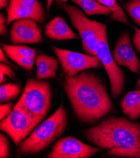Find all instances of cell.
Masks as SVG:
<instances>
[{
  "mask_svg": "<svg viewBox=\"0 0 140 158\" xmlns=\"http://www.w3.org/2000/svg\"><path fill=\"white\" fill-rule=\"evenodd\" d=\"M135 89H140V75H139V77L138 80V82L135 86Z\"/></svg>",
  "mask_w": 140,
  "mask_h": 158,
  "instance_id": "cell-30",
  "label": "cell"
},
{
  "mask_svg": "<svg viewBox=\"0 0 140 158\" xmlns=\"http://www.w3.org/2000/svg\"><path fill=\"white\" fill-rule=\"evenodd\" d=\"M124 8L134 22L140 27V0H129Z\"/></svg>",
  "mask_w": 140,
  "mask_h": 158,
  "instance_id": "cell-20",
  "label": "cell"
},
{
  "mask_svg": "<svg viewBox=\"0 0 140 158\" xmlns=\"http://www.w3.org/2000/svg\"><path fill=\"white\" fill-rule=\"evenodd\" d=\"M86 137L111 156L140 158V123L126 117H111L87 129Z\"/></svg>",
  "mask_w": 140,
  "mask_h": 158,
  "instance_id": "cell-2",
  "label": "cell"
},
{
  "mask_svg": "<svg viewBox=\"0 0 140 158\" xmlns=\"http://www.w3.org/2000/svg\"><path fill=\"white\" fill-rule=\"evenodd\" d=\"M135 34L133 36V42L136 50L140 54V28L133 26Z\"/></svg>",
  "mask_w": 140,
  "mask_h": 158,
  "instance_id": "cell-25",
  "label": "cell"
},
{
  "mask_svg": "<svg viewBox=\"0 0 140 158\" xmlns=\"http://www.w3.org/2000/svg\"><path fill=\"white\" fill-rule=\"evenodd\" d=\"M99 151V149L83 143L72 137L58 140L51 152L46 155L49 158H89Z\"/></svg>",
  "mask_w": 140,
  "mask_h": 158,
  "instance_id": "cell-9",
  "label": "cell"
},
{
  "mask_svg": "<svg viewBox=\"0 0 140 158\" xmlns=\"http://www.w3.org/2000/svg\"><path fill=\"white\" fill-rule=\"evenodd\" d=\"M10 154V148L8 139L5 135H0V157H8Z\"/></svg>",
  "mask_w": 140,
  "mask_h": 158,
  "instance_id": "cell-23",
  "label": "cell"
},
{
  "mask_svg": "<svg viewBox=\"0 0 140 158\" xmlns=\"http://www.w3.org/2000/svg\"><path fill=\"white\" fill-rule=\"evenodd\" d=\"M71 2L80 6L87 16L111 15L112 14L110 10L97 0H71Z\"/></svg>",
  "mask_w": 140,
  "mask_h": 158,
  "instance_id": "cell-16",
  "label": "cell"
},
{
  "mask_svg": "<svg viewBox=\"0 0 140 158\" xmlns=\"http://www.w3.org/2000/svg\"><path fill=\"white\" fill-rule=\"evenodd\" d=\"M12 103H8L0 106V119L3 120L6 118L12 111Z\"/></svg>",
  "mask_w": 140,
  "mask_h": 158,
  "instance_id": "cell-24",
  "label": "cell"
},
{
  "mask_svg": "<svg viewBox=\"0 0 140 158\" xmlns=\"http://www.w3.org/2000/svg\"><path fill=\"white\" fill-rule=\"evenodd\" d=\"M7 11V25L22 19H31L38 23L45 20V11L38 0H10Z\"/></svg>",
  "mask_w": 140,
  "mask_h": 158,
  "instance_id": "cell-10",
  "label": "cell"
},
{
  "mask_svg": "<svg viewBox=\"0 0 140 158\" xmlns=\"http://www.w3.org/2000/svg\"><path fill=\"white\" fill-rule=\"evenodd\" d=\"M97 1L111 11V20L122 23L126 25H129L130 23L127 15L123 8L118 3L117 0H97Z\"/></svg>",
  "mask_w": 140,
  "mask_h": 158,
  "instance_id": "cell-17",
  "label": "cell"
},
{
  "mask_svg": "<svg viewBox=\"0 0 140 158\" xmlns=\"http://www.w3.org/2000/svg\"><path fill=\"white\" fill-rule=\"evenodd\" d=\"M61 1H62V2H66L68 1V0H61Z\"/></svg>",
  "mask_w": 140,
  "mask_h": 158,
  "instance_id": "cell-31",
  "label": "cell"
},
{
  "mask_svg": "<svg viewBox=\"0 0 140 158\" xmlns=\"http://www.w3.org/2000/svg\"><path fill=\"white\" fill-rule=\"evenodd\" d=\"M6 25L7 19H6L5 15L2 13L0 14V34L1 35H5L6 34L8 31Z\"/></svg>",
  "mask_w": 140,
  "mask_h": 158,
  "instance_id": "cell-26",
  "label": "cell"
},
{
  "mask_svg": "<svg viewBox=\"0 0 140 158\" xmlns=\"http://www.w3.org/2000/svg\"><path fill=\"white\" fill-rule=\"evenodd\" d=\"M64 89L76 117L86 124L100 121L113 110V105L101 78L89 71L66 76Z\"/></svg>",
  "mask_w": 140,
  "mask_h": 158,
  "instance_id": "cell-1",
  "label": "cell"
},
{
  "mask_svg": "<svg viewBox=\"0 0 140 158\" xmlns=\"http://www.w3.org/2000/svg\"><path fill=\"white\" fill-rule=\"evenodd\" d=\"M54 0H47V5H46V8H47V11H49L50 6L53 3Z\"/></svg>",
  "mask_w": 140,
  "mask_h": 158,
  "instance_id": "cell-29",
  "label": "cell"
},
{
  "mask_svg": "<svg viewBox=\"0 0 140 158\" xmlns=\"http://www.w3.org/2000/svg\"><path fill=\"white\" fill-rule=\"evenodd\" d=\"M52 49L67 76H74L86 69L99 68L102 66L97 56L62 49L57 47H53Z\"/></svg>",
  "mask_w": 140,
  "mask_h": 158,
  "instance_id": "cell-8",
  "label": "cell"
},
{
  "mask_svg": "<svg viewBox=\"0 0 140 158\" xmlns=\"http://www.w3.org/2000/svg\"><path fill=\"white\" fill-rule=\"evenodd\" d=\"M10 0H0V8L3 9L8 6Z\"/></svg>",
  "mask_w": 140,
  "mask_h": 158,
  "instance_id": "cell-28",
  "label": "cell"
},
{
  "mask_svg": "<svg viewBox=\"0 0 140 158\" xmlns=\"http://www.w3.org/2000/svg\"><path fill=\"white\" fill-rule=\"evenodd\" d=\"M2 48L8 57L16 56L35 58L37 56V51L35 49L24 45L3 44Z\"/></svg>",
  "mask_w": 140,
  "mask_h": 158,
  "instance_id": "cell-18",
  "label": "cell"
},
{
  "mask_svg": "<svg viewBox=\"0 0 140 158\" xmlns=\"http://www.w3.org/2000/svg\"><path fill=\"white\" fill-rule=\"evenodd\" d=\"M44 32L46 37L58 41L77 39L74 31L60 17L54 18L46 24Z\"/></svg>",
  "mask_w": 140,
  "mask_h": 158,
  "instance_id": "cell-13",
  "label": "cell"
},
{
  "mask_svg": "<svg viewBox=\"0 0 140 158\" xmlns=\"http://www.w3.org/2000/svg\"><path fill=\"white\" fill-rule=\"evenodd\" d=\"M67 125V113L62 104L49 118L43 122L18 146L23 154L38 153L64 134Z\"/></svg>",
  "mask_w": 140,
  "mask_h": 158,
  "instance_id": "cell-3",
  "label": "cell"
},
{
  "mask_svg": "<svg viewBox=\"0 0 140 158\" xmlns=\"http://www.w3.org/2000/svg\"><path fill=\"white\" fill-rule=\"evenodd\" d=\"M121 105L122 112L130 120H138L140 118V89L128 92L122 99Z\"/></svg>",
  "mask_w": 140,
  "mask_h": 158,
  "instance_id": "cell-15",
  "label": "cell"
},
{
  "mask_svg": "<svg viewBox=\"0 0 140 158\" xmlns=\"http://www.w3.org/2000/svg\"><path fill=\"white\" fill-rule=\"evenodd\" d=\"M37 126L34 119L17 104L0 122V129L6 133L18 147Z\"/></svg>",
  "mask_w": 140,
  "mask_h": 158,
  "instance_id": "cell-7",
  "label": "cell"
},
{
  "mask_svg": "<svg viewBox=\"0 0 140 158\" xmlns=\"http://www.w3.org/2000/svg\"><path fill=\"white\" fill-rule=\"evenodd\" d=\"M9 58H10L15 63H17L19 66L22 67L28 72H30L33 70L34 64L35 62V58L26 56H11Z\"/></svg>",
  "mask_w": 140,
  "mask_h": 158,
  "instance_id": "cell-21",
  "label": "cell"
},
{
  "mask_svg": "<svg viewBox=\"0 0 140 158\" xmlns=\"http://www.w3.org/2000/svg\"><path fill=\"white\" fill-rule=\"evenodd\" d=\"M63 9L77 30L81 38L84 51L92 56L96 55V46L99 39L100 22L89 20L78 8L66 3L62 5Z\"/></svg>",
  "mask_w": 140,
  "mask_h": 158,
  "instance_id": "cell-6",
  "label": "cell"
},
{
  "mask_svg": "<svg viewBox=\"0 0 140 158\" xmlns=\"http://www.w3.org/2000/svg\"><path fill=\"white\" fill-rule=\"evenodd\" d=\"M10 39L13 44H38L43 39L37 22L31 19H22L13 22Z\"/></svg>",
  "mask_w": 140,
  "mask_h": 158,
  "instance_id": "cell-11",
  "label": "cell"
},
{
  "mask_svg": "<svg viewBox=\"0 0 140 158\" xmlns=\"http://www.w3.org/2000/svg\"><path fill=\"white\" fill-rule=\"evenodd\" d=\"M6 75L13 79L15 77V74L13 69L5 63L1 62V64H0V83H2L6 81Z\"/></svg>",
  "mask_w": 140,
  "mask_h": 158,
  "instance_id": "cell-22",
  "label": "cell"
},
{
  "mask_svg": "<svg viewBox=\"0 0 140 158\" xmlns=\"http://www.w3.org/2000/svg\"><path fill=\"white\" fill-rule=\"evenodd\" d=\"M0 61H1V62L5 63V64L6 63V64H11V62L7 59L5 54L4 53V51L2 50V49L0 50Z\"/></svg>",
  "mask_w": 140,
  "mask_h": 158,
  "instance_id": "cell-27",
  "label": "cell"
},
{
  "mask_svg": "<svg viewBox=\"0 0 140 158\" xmlns=\"http://www.w3.org/2000/svg\"><path fill=\"white\" fill-rule=\"evenodd\" d=\"M113 56L118 66L128 68L135 74L140 72V62L127 32L121 34L113 52Z\"/></svg>",
  "mask_w": 140,
  "mask_h": 158,
  "instance_id": "cell-12",
  "label": "cell"
},
{
  "mask_svg": "<svg viewBox=\"0 0 140 158\" xmlns=\"http://www.w3.org/2000/svg\"><path fill=\"white\" fill-rule=\"evenodd\" d=\"M51 103L50 83L46 81L30 78L17 104L24 109L38 125L47 114Z\"/></svg>",
  "mask_w": 140,
  "mask_h": 158,
  "instance_id": "cell-4",
  "label": "cell"
},
{
  "mask_svg": "<svg viewBox=\"0 0 140 158\" xmlns=\"http://www.w3.org/2000/svg\"><path fill=\"white\" fill-rule=\"evenodd\" d=\"M21 92L19 85L14 83H7L0 86V102L1 103H7L16 98Z\"/></svg>",
  "mask_w": 140,
  "mask_h": 158,
  "instance_id": "cell-19",
  "label": "cell"
},
{
  "mask_svg": "<svg viewBox=\"0 0 140 158\" xmlns=\"http://www.w3.org/2000/svg\"><path fill=\"white\" fill-rule=\"evenodd\" d=\"M96 55L110 78L112 97L117 98L123 91L125 85V75L113 58L108 44L107 27L102 23L99 24Z\"/></svg>",
  "mask_w": 140,
  "mask_h": 158,
  "instance_id": "cell-5",
  "label": "cell"
},
{
  "mask_svg": "<svg viewBox=\"0 0 140 158\" xmlns=\"http://www.w3.org/2000/svg\"><path fill=\"white\" fill-rule=\"evenodd\" d=\"M37 80H45L56 77L57 69L58 66V60L55 57L46 55L40 54L36 59Z\"/></svg>",
  "mask_w": 140,
  "mask_h": 158,
  "instance_id": "cell-14",
  "label": "cell"
}]
</instances>
